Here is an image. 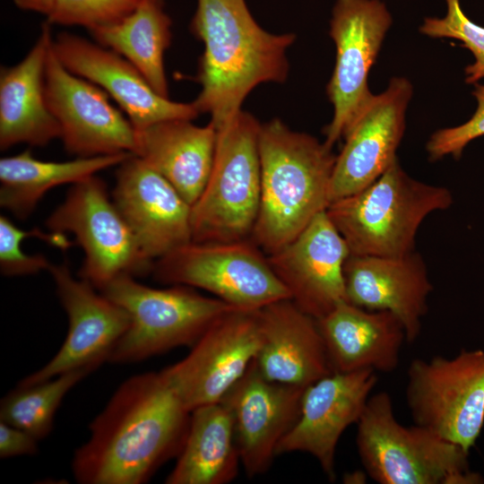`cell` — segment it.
I'll return each instance as SVG.
<instances>
[{
	"label": "cell",
	"mask_w": 484,
	"mask_h": 484,
	"mask_svg": "<svg viewBox=\"0 0 484 484\" xmlns=\"http://www.w3.org/2000/svg\"><path fill=\"white\" fill-rule=\"evenodd\" d=\"M191 412L161 372L124 381L90 424L72 462L82 484H142L184 445Z\"/></svg>",
	"instance_id": "6da1fadb"
},
{
	"label": "cell",
	"mask_w": 484,
	"mask_h": 484,
	"mask_svg": "<svg viewBox=\"0 0 484 484\" xmlns=\"http://www.w3.org/2000/svg\"><path fill=\"white\" fill-rule=\"evenodd\" d=\"M191 30L204 47L196 74L201 91L193 103L216 129L241 110L255 87L287 79L286 53L295 35L264 30L245 0H197Z\"/></svg>",
	"instance_id": "7a4b0ae2"
},
{
	"label": "cell",
	"mask_w": 484,
	"mask_h": 484,
	"mask_svg": "<svg viewBox=\"0 0 484 484\" xmlns=\"http://www.w3.org/2000/svg\"><path fill=\"white\" fill-rule=\"evenodd\" d=\"M258 146L261 195L250 238L270 255L326 211L336 155L279 118L261 124Z\"/></svg>",
	"instance_id": "3957f363"
},
{
	"label": "cell",
	"mask_w": 484,
	"mask_h": 484,
	"mask_svg": "<svg viewBox=\"0 0 484 484\" xmlns=\"http://www.w3.org/2000/svg\"><path fill=\"white\" fill-rule=\"evenodd\" d=\"M452 203L450 190L412 178L396 159L372 184L332 202L326 213L350 254L401 256L414 251L425 218Z\"/></svg>",
	"instance_id": "277c9868"
},
{
	"label": "cell",
	"mask_w": 484,
	"mask_h": 484,
	"mask_svg": "<svg viewBox=\"0 0 484 484\" xmlns=\"http://www.w3.org/2000/svg\"><path fill=\"white\" fill-rule=\"evenodd\" d=\"M356 445L367 475L380 484L480 483L468 454L429 429L398 422L386 392L367 400L358 420Z\"/></svg>",
	"instance_id": "5b68a950"
},
{
	"label": "cell",
	"mask_w": 484,
	"mask_h": 484,
	"mask_svg": "<svg viewBox=\"0 0 484 484\" xmlns=\"http://www.w3.org/2000/svg\"><path fill=\"white\" fill-rule=\"evenodd\" d=\"M261 124L242 109L217 129L210 177L191 208L192 241L224 242L251 237L260 205Z\"/></svg>",
	"instance_id": "8992f818"
},
{
	"label": "cell",
	"mask_w": 484,
	"mask_h": 484,
	"mask_svg": "<svg viewBox=\"0 0 484 484\" xmlns=\"http://www.w3.org/2000/svg\"><path fill=\"white\" fill-rule=\"evenodd\" d=\"M122 307L130 324L108 361L132 363L172 349L192 347L221 315L237 307L186 285L156 289L121 275L99 290Z\"/></svg>",
	"instance_id": "52a82bcc"
},
{
	"label": "cell",
	"mask_w": 484,
	"mask_h": 484,
	"mask_svg": "<svg viewBox=\"0 0 484 484\" xmlns=\"http://www.w3.org/2000/svg\"><path fill=\"white\" fill-rule=\"evenodd\" d=\"M264 254L251 238L191 241L155 260L151 272L159 282L202 289L237 308L257 310L290 298Z\"/></svg>",
	"instance_id": "ba28073f"
},
{
	"label": "cell",
	"mask_w": 484,
	"mask_h": 484,
	"mask_svg": "<svg viewBox=\"0 0 484 484\" xmlns=\"http://www.w3.org/2000/svg\"><path fill=\"white\" fill-rule=\"evenodd\" d=\"M405 397L416 425L469 452L484 425V350L412 359Z\"/></svg>",
	"instance_id": "9c48e42d"
},
{
	"label": "cell",
	"mask_w": 484,
	"mask_h": 484,
	"mask_svg": "<svg viewBox=\"0 0 484 484\" xmlns=\"http://www.w3.org/2000/svg\"><path fill=\"white\" fill-rule=\"evenodd\" d=\"M46 225L50 231L75 237L85 256L79 276L99 290L118 276L151 272L153 263L143 255L105 182L96 175L73 184Z\"/></svg>",
	"instance_id": "30bf717a"
},
{
	"label": "cell",
	"mask_w": 484,
	"mask_h": 484,
	"mask_svg": "<svg viewBox=\"0 0 484 484\" xmlns=\"http://www.w3.org/2000/svg\"><path fill=\"white\" fill-rule=\"evenodd\" d=\"M393 22L380 0H336L329 34L335 48V65L326 92L333 107L324 127V144L344 138L374 94L367 77Z\"/></svg>",
	"instance_id": "8fae6325"
},
{
	"label": "cell",
	"mask_w": 484,
	"mask_h": 484,
	"mask_svg": "<svg viewBox=\"0 0 484 484\" xmlns=\"http://www.w3.org/2000/svg\"><path fill=\"white\" fill-rule=\"evenodd\" d=\"M257 310L224 314L183 359L160 371L190 412L220 402L255 359L261 345Z\"/></svg>",
	"instance_id": "7c38bea8"
},
{
	"label": "cell",
	"mask_w": 484,
	"mask_h": 484,
	"mask_svg": "<svg viewBox=\"0 0 484 484\" xmlns=\"http://www.w3.org/2000/svg\"><path fill=\"white\" fill-rule=\"evenodd\" d=\"M52 45L46 64V99L65 150L78 157L134 154L136 137L131 121L106 91L67 70Z\"/></svg>",
	"instance_id": "4fadbf2b"
},
{
	"label": "cell",
	"mask_w": 484,
	"mask_h": 484,
	"mask_svg": "<svg viewBox=\"0 0 484 484\" xmlns=\"http://www.w3.org/2000/svg\"><path fill=\"white\" fill-rule=\"evenodd\" d=\"M56 294L68 317V333L56 354L41 368L22 379L25 386L75 369L95 370L109 357L130 324L127 312L83 279L73 276L66 264H51Z\"/></svg>",
	"instance_id": "5bb4252c"
},
{
	"label": "cell",
	"mask_w": 484,
	"mask_h": 484,
	"mask_svg": "<svg viewBox=\"0 0 484 484\" xmlns=\"http://www.w3.org/2000/svg\"><path fill=\"white\" fill-rule=\"evenodd\" d=\"M350 255L349 246L324 211L267 258L290 299L319 319L347 301L344 264Z\"/></svg>",
	"instance_id": "9a60e30c"
},
{
	"label": "cell",
	"mask_w": 484,
	"mask_h": 484,
	"mask_svg": "<svg viewBox=\"0 0 484 484\" xmlns=\"http://www.w3.org/2000/svg\"><path fill=\"white\" fill-rule=\"evenodd\" d=\"M375 372H333L307 386L298 419L280 442L277 455L308 454L328 480H334L338 442L346 428L359 419L377 382Z\"/></svg>",
	"instance_id": "2e32d148"
},
{
	"label": "cell",
	"mask_w": 484,
	"mask_h": 484,
	"mask_svg": "<svg viewBox=\"0 0 484 484\" xmlns=\"http://www.w3.org/2000/svg\"><path fill=\"white\" fill-rule=\"evenodd\" d=\"M412 85L393 77L388 87L373 96L348 134L336 155L330 186L331 203L351 195L376 180L397 159L405 128V114Z\"/></svg>",
	"instance_id": "e0dca14e"
},
{
	"label": "cell",
	"mask_w": 484,
	"mask_h": 484,
	"mask_svg": "<svg viewBox=\"0 0 484 484\" xmlns=\"http://www.w3.org/2000/svg\"><path fill=\"white\" fill-rule=\"evenodd\" d=\"M112 198L149 261L192 241V206L139 157L118 165Z\"/></svg>",
	"instance_id": "ac0fdd59"
},
{
	"label": "cell",
	"mask_w": 484,
	"mask_h": 484,
	"mask_svg": "<svg viewBox=\"0 0 484 484\" xmlns=\"http://www.w3.org/2000/svg\"><path fill=\"white\" fill-rule=\"evenodd\" d=\"M304 389L265 378L254 360L221 399L231 415L248 477L262 475L272 466L280 442L298 419Z\"/></svg>",
	"instance_id": "d6986e66"
},
{
	"label": "cell",
	"mask_w": 484,
	"mask_h": 484,
	"mask_svg": "<svg viewBox=\"0 0 484 484\" xmlns=\"http://www.w3.org/2000/svg\"><path fill=\"white\" fill-rule=\"evenodd\" d=\"M52 46L63 65L106 91L135 129L170 119L193 120L200 114L193 102L158 94L130 62L108 48L68 32L59 33Z\"/></svg>",
	"instance_id": "ffe728a7"
},
{
	"label": "cell",
	"mask_w": 484,
	"mask_h": 484,
	"mask_svg": "<svg viewBox=\"0 0 484 484\" xmlns=\"http://www.w3.org/2000/svg\"><path fill=\"white\" fill-rule=\"evenodd\" d=\"M344 282L349 303L393 313L404 327L406 341H416L433 290L418 253L401 256L350 254L344 264Z\"/></svg>",
	"instance_id": "44dd1931"
},
{
	"label": "cell",
	"mask_w": 484,
	"mask_h": 484,
	"mask_svg": "<svg viewBox=\"0 0 484 484\" xmlns=\"http://www.w3.org/2000/svg\"><path fill=\"white\" fill-rule=\"evenodd\" d=\"M261 345L255 359L267 379L306 388L333 373L316 319L290 298L257 310Z\"/></svg>",
	"instance_id": "7402d4cb"
},
{
	"label": "cell",
	"mask_w": 484,
	"mask_h": 484,
	"mask_svg": "<svg viewBox=\"0 0 484 484\" xmlns=\"http://www.w3.org/2000/svg\"><path fill=\"white\" fill-rule=\"evenodd\" d=\"M316 322L333 372L390 373L397 367L406 335L393 313L342 301Z\"/></svg>",
	"instance_id": "603a6c76"
},
{
	"label": "cell",
	"mask_w": 484,
	"mask_h": 484,
	"mask_svg": "<svg viewBox=\"0 0 484 484\" xmlns=\"http://www.w3.org/2000/svg\"><path fill=\"white\" fill-rule=\"evenodd\" d=\"M53 42L45 23L36 43L18 64L0 72V149L19 144L42 147L60 138L45 92V72Z\"/></svg>",
	"instance_id": "cb8c5ba5"
},
{
	"label": "cell",
	"mask_w": 484,
	"mask_h": 484,
	"mask_svg": "<svg viewBox=\"0 0 484 484\" xmlns=\"http://www.w3.org/2000/svg\"><path fill=\"white\" fill-rule=\"evenodd\" d=\"M189 119H170L135 129L134 155L164 177L192 206L213 164L217 129Z\"/></svg>",
	"instance_id": "d4e9b609"
},
{
	"label": "cell",
	"mask_w": 484,
	"mask_h": 484,
	"mask_svg": "<svg viewBox=\"0 0 484 484\" xmlns=\"http://www.w3.org/2000/svg\"><path fill=\"white\" fill-rule=\"evenodd\" d=\"M241 464L234 426L221 402L191 411L188 432L167 484H227Z\"/></svg>",
	"instance_id": "484cf974"
},
{
	"label": "cell",
	"mask_w": 484,
	"mask_h": 484,
	"mask_svg": "<svg viewBox=\"0 0 484 484\" xmlns=\"http://www.w3.org/2000/svg\"><path fill=\"white\" fill-rule=\"evenodd\" d=\"M132 153L78 157L66 161H45L25 150L0 160V205L18 219L28 218L50 189L75 184L99 171L117 166Z\"/></svg>",
	"instance_id": "4316f807"
},
{
	"label": "cell",
	"mask_w": 484,
	"mask_h": 484,
	"mask_svg": "<svg viewBox=\"0 0 484 484\" xmlns=\"http://www.w3.org/2000/svg\"><path fill=\"white\" fill-rule=\"evenodd\" d=\"M171 21L155 0H142L123 20L89 30L98 44L125 57L160 95L169 98L164 53L171 41Z\"/></svg>",
	"instance_id": "83f0119b"
},
{
	"label": "cell",
	"mask_w": 484,
	"mask_h": 484,
	"mask_svg": "<svg viewBox=\"0 0 484 484\" xmlns=\"http://www.w3.org/2000/svg\"><path fill=\"white\" fill-rule=\"evenodd\" d=\"M90 369H75L51 379L17 387L1 401L0 421L22 428L38 440L52 431L56 412L66 393Z\"/></svg>",
	"instance_id": "f1b7e54d"
},
{
	"label": "cell",
	"mask_w": 484,
	"mask_h": 484,
	"mask_svg": "<svg viewBox=\"0 0 484 484\" xmlns=\"http://www.w3.org/2000/svg\"><path fill=\"white\" fill-rule=\"evenodd\" d=\"M444 17H427L419 32L434 39H453L462 42L474 56V63L464 69L465 82L475 84L484 78V27L475 23L464 13L460 0H445Z\"/></svg>",
	"instance_id": "f546056e"
},
{
	"label": "cell",
	"mask_w": 484,
	"mask_h": 484,
	"mask_svg": "<svg viewBox=\"0 0 484 484\" xmlns=\"http://www.w3.org/2000/svg\"><path fill=\"white\" fill-rule=\"evenodd\" d=\"M65 234L40 229L23 230L6 216H0V269L5 276L29 275L49 270L51 263L40 254L28 255L21 247L22 240L28 237H37L61 249L68 248L72 243Z\"/></svg>",
	"instance_id": "4dcf8cb0"
},
{
	"label": "cell",
	"mask_w": 484,
	"mask_h": 484,
	"mask_svg": "<svg viewBox=\"0 0 484 484\" xmlns=\"http://www.w3.org/2000/svg\"><path fill=\"white\" fill-rule=\"evenodd\" d=\"M142 0H56L48 23L82 26L88 30L116 23L132 13Z\"/></svg>",
	"instance_id": "1f68e13d"
},
{
	"label": "cell",
	"mask_w": 484,
	"mask_h": 484,
	"mask_svg": "<svg viewBox=\"0 0 484 484\" xmlns=\"http://www.w3.org/2000/svg\"><path fill=\"white\" fill-rule=\"evenodd\" d=\"M472 95L477 100V108L467 122L439 129L430 135L426 150L431 161L449 155L458 160L469 143L484 135V84L475 83Z\"/></svg>",
	"instance_id": "d6a6232c"
},
{
	"label": "cell",
	"mask_w": 484,
	"mask_h": 484,
	"mask_svg": "<svg viewBox=\"0 0 484 484\" xmlns=\"http://www.w3.org/2000/svg\"><path fill=\"white\" fill-rule=\"evenodd\" d=\"M38 439L27 431L0 421V457L2 459L38 453Z\"/></svg>",
	"instance_id": "836d02e7"
},
{
	"label": "cell",
	"mask_w": 484,
	"mask_h": 484,
	"mask_svg": "<svg viewBox=\"0 0 484 484\" xmlns=\"http://www.w3.org/2000/svg\"><path fill=\"white\" fill-rule=\"evenodd\" d=\"M13 2L22 10L39 13L48 17L53 10L56 0H13Z\"/></svg>",
	"instance_id": "e575fe53"
},
{
	"label": "cell",
	"mask_w": 484,
	"mask_h": 484,
	"mask_svg": "<svg viewBox=\"0 0 484 484\" xmlns=\"http://www.w3.org/2000/svg\"><path fill=\"white\" fill-rule=\"evenodd\" d=\"M155 1H157V2H159L160 4H163V0H155Z\"/></svg>",
	"instance_id": "d590c367"
}]
</instances>
